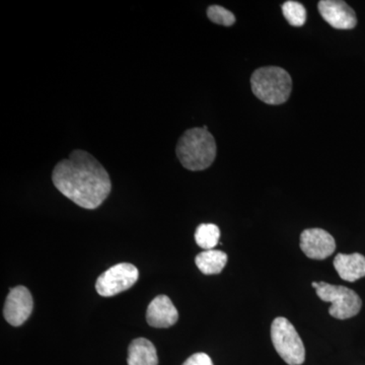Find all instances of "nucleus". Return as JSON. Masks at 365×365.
Masks as SVG:
<instances>
[{
	"instance_id": "nucleus-10",
	"label": "nucleus",
	"mask_w": 365,
	"mask_h": 365,
	"mask_svg": "<svg viewBox=\"0 0 365 365\" xmlns=\"http://www.w3.org/2000/svg\"><path fill=\"white\" fill-rule=\"evenodd\" d=\"M179 314L167 295H158L150 302L146 312V321L153 328H170L177 323Z\"/></svg>"
},
{
	"instance_id": "nucleus-12",
	"label": "nucleus",
	"mask_w": 365,
	"mask_h": 365,
	"mask_svg": "<svg viewBox=\"0 0 365 365\" xmlns=\"http://www.w3.org/2000/svg\"><path fill=\"white\" fill-rule=\"evenodd\" d=\"M128 365H158V357L155 345L145 338L132 341L128 348Z\"/></svg>"
},
{
	"instance_id": "nucleus-9",
	"label": "nucleus",
	"mask_w": 365,
	"mask_h": 365,
	"mask_svg": "<svg viewBox=\"0 0 365 365\" xmlns=\"http://www.w3.org/2000/svg\"><path fill=\"white\" fill-rule=\"evenodd\" d=\"M319 13L331 26L337 30H352L357 25L356 14L342 0H321Z\"/></svg>"
},
{
	"instance_id": "nucleus-6",
	"label": "nucleus",
	"mask_w": 365,
	"mask_h": 365,
	"mask_svg": "<svg viewBox=\"0 0 365 365\" xmlns=\"http://www.w3.org/2000/svg\"><path fill=\"white\" fill-rule=\"evenodd\" d=\"M138 269L129 263H120L98 276L96 290L101 297H111L126 292L138 280Z\"/></svg>"
},
{
	"instance_id": "nucleus-16",
	"label": "nucleus",
	"mask_w": 365,
	"mask_h": 365,
	"mask_svg": "<svg viewBox=\"0 0 365 365\" xmlns=\"http://www.w3.org/2000/svg\"><path fill=\"white\" fill-rule=\"evenodd\" d=\"M209 20L216 25L232 26L235 24V16L232 11L220 6H210L207 9Z\"/></svg>"
},
{
	"instance_id": "nucleus-13",
	"label": "nucleus",
	"mask_w": 365,
	"mask_h": 365,
	"mask_svg": "<svg viewBox=\"0 0 365 365\" xmlns=\"http://www.w3.org/2000/svg\"><path fill=\"white\" fill-rule=\"evenodd\" d=\"M227 255L218 250H208L198 254L195 258L197 267L205 275L220 274L227 265Z\"/></svg>"
},
{
	"instance_id": "nucleus-11",
	"label": "nucleus",
	"mask_w": 365,
	"mask_h": 365,
	"mask_svg": "<svg viewBox=\"0 0 365 365\" xmlns=\"http://www.w3.org/2000/svg\"><path fill=\"white\" fill-rule=\"evenodd\" d=\"M334 267L343 280L355 282L365 277V257L359 253L338 254L334 259Z\"/></svg>"
},
{
	"instance_id": "nucleus-17",
	"label": "nucleus",
	"mask_w": 365,
	"mask_h": 365,
	"mask_svg": "<svg viewBox=\"0 0 365 365\" xmlns=\"http://www.w3.org/2000/svg\"><path fill=\"white\" fill-rule=\"evenodd\" d=\"M182 365H213V362L206 353L200 352L190 356Z\"/></svg>"
},
{
	"instance_id": "nucleus-14",
	"label": "nucleus",
	"mask_w": 365,
	"mask_h": 365,
	"mask_svg": "<svg viewBox=\"0 0 365 365\" xmlns=\"http://www.w3.org/2000/svg\"><path fill=\"white\" fill-rule=\"evenodd\" d=\"M220 230L217 225L213 223H202L196 228L195 241L200 248L208 251L213 250L220 241Z\"/></svg>"
},
{
	"instance_id": "nucleus-3",
	"label": "nucleus",
	"mask_w": 365,
	"mask_h": 365,
	"mask_svg": "<svg viewBox=\"0 0 365 365\" xmlns=\"http://www.w3.org/2000/svg\"><path fill=\"white\" fill-rule=\"evenodd\" d=\"M251 86L255 97L265 104L282 105L292 95V78L281 67H260L252 74Z\"/></svg>"
},
{
	"instance_id": "nucleus-2",
	"label": "nucleus",
	"mask_w": 365,
	"mask_h": 365,
	"mask_svg": "<svg viewBox=\"0 0 365 365\" xmlns=\"http://www.w3.org/2000/svg\"><path fill=\"white\" fill-rule=\"evenodd\" d=\"M177 157L185 169L199 172L215 163L217 146L207 127L188 129L178 140Z\"/></svg>"
},
{
	"instance_id": "nucleus-15",
	"label": "nucleus",
	"mask_w": 365,
	"mask_h": 365,
	"mask_svg": "<svg viewBox=\"0 0 365 365\" xmlns=\"http://www.w3.org/2000/svg\"><path fill=\"white\" fill-rule=\"evenodd\" d=\"M282 13L287 23L292 26H302L307 21V9L300 2L288 0L282 4Z\"/></svg>"
},
{
	"instance_id": "nucleus-4",
	"label": "nucleus",
	"mask_w": 365,
	"mask_h": 365,
	"mask_svg": "<svg viewBox=\"0 0 365 365\" xmlns=\"http://www.w3.org/2000/svg\"><path fill=\"white\" fill-rule=\"evenodd\" d=\"M271 340L278 355L288 365L304 364L306 348L294 326L287 318L278 317L274 319L271 325Z\"/></svg>"
},
{
	"instance_id": "nucleus-7",
	"label": "nucleus",
	"mask_w": 365,
	"mask_h": 365,
	"mask_svg": "<svg viewBox=\"0 0 365 365\" xmlns=\"http://www.w3.org/2000/svg\"><path fill=\"white\" fill-rule=\"evenodd\" d=\"M300 249L307 258L325 260L333 255L336 242L333 235L322 228H309L300 235Z\"/></svg>"
},
{
	"instance_id": "nucleus-1",
	"label": "nucleus",
	"mask_w": 365,
	"mask_h": 365,
	"mask_svg": "<svg viewBox=\"0 0 365 365\" xmlns=\"http://www.w3.org/2000/svg\"><path fill=\"white\" fill-rule=\"evenodd\" d=\"M52 182L62 195L88 210L100 207L112 190L107 170L97 158L83 150L71 151L68 158L55 165Z\"/></svg>"
},
{
	"instance_id": "nucleus-8",
	"label": "nucleus",
	"mask_w": 365,
	"mask_h": 365,
	"mask_svg": "<svg viewBox=\"0 0 365 365\" xmlns=\"http://www.w3.org/2000/svg\"><path fill=\"white\" fill-rule=\"evenodd\" d=\"M34 307L32 294L25 287L11 288L4 304V314L7 323L19 327L30 318Z\"/></svg>"
},
{
	"instance_id": "nucleus-5",
	"label": "nucleus",
	"mask_w": 365,
	"mask_h": 365,
	"mask_svg": "<svg viewBox=\"0 0 365 365\" xmlns=\"http://www.w3.org/2000/svg\"><path fill=\"white\" fill-rule=\"evenodd\" d=\"M312 287L316 289L319 299L332 304L329 314L333 318L347 319L359 314L362 300L354 290L342 285L329 284L324 281L313 282Z\"/></svg>"
}]
</instances>
